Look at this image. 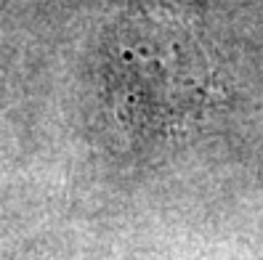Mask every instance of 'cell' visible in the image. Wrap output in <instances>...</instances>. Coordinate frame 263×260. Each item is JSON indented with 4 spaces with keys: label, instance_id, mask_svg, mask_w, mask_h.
Returning <instances> with one entry per match:
<instances>
[{
    "label": "cell",
    "instance_id": "1",
    "mask_svg": "<svg viewBox=\"0 0 263 260\" xmlns=\"http://www.w3.org/2000/svg\"><path fill=\"white\" fill-rule=\"evenodd\" d=\"M104 74L115 117L136 141L189 133L223 101L202 35L173 13L128 19L109 45Z\"/></svg>",
    "mask_w": 263,
    "mask_h": 260
}]
</instances>
